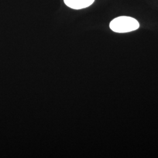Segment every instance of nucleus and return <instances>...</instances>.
Instances as JSON below:
<instances>
[{
	"label": "nucleus",
	"mask_w": 158,
	"mask_h": 158,
	"mask_svg": "<svg viewBox=\"0 0 158 158\" xmlns=\"http://www.w3.org/2000/svg\"><path fill=\"white\" fill-rule=\"evenodd\" d=\"M139 23L134 18L126 16L114 19L110 23V28L117 33H127L139 28Z\"/></svg>",
	"instance_id": "nucleus-1"
},
{
	"label": "nucleus",
	"mask_w": 158,
	"mask_h": 158,
	"mask_svg": "<svg viewBox=\"0 0 158 158\" xmlns=\"http://www.w3.org/2000/svg\"><path fill=\"white\" fill-rule=\"evenodd\" d=\"M95 0H64L66 6L74 10L85 8L93 4Z\"/></svg>",
	"instance_id": "nucleus-2"
}]
</instances>
